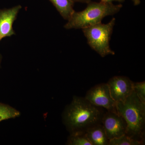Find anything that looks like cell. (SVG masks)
Masks as SVG:
<instances>
[{"mask_svg": "<svg viewBox=\"0 0 145 145\" xmlns=\"http://www.w3.org/2000/svg\"><path fill=\"white\" fill-rule=\"evenodd\" d=\"M105 112L84 97L74 96L65 109L63 119L71 134L84 133L91 127L102 123Z\"/></svg>", "mask_w": 145, "mask_h": 145, "instance_id": "cell-1", "label": "cell"}, {"mask_svg": "<svg viewBox=\"0 0 145 145\" xmlns=\"http://www.w3.org/2000/svg\"><path fill=\"white\" fill-rule=\"evenodd\" d=\"M117 110L126 122V135L144 143L145 103L134 90L124 102L117 103Z\"/></svg>", "mask_w": 145, "mask_h": 145, "instance_id": "cell-2", "label": "cell"}, {"mask_svg": "<svg viewBox=\"0 0 145 145\" xmlns=\"http://www.w3.org/2000/svg\"><path fill=\"white\" fill-rule=\"evenodd\" d=\"M122 7L121 4L115 5L112 3L90 1L84 10L74 11L64 27L67 29H82L100 23L106 16L118 13Z\"/></svg>", "mask_w": 145, "mask_h": 145, "instance_id": "cell-3", "label": "cell"}, {"mask_svg": "<svg viewBox=\"0 0 145 145\" xmlns=\"http://www.w3.org/2000/svg\"><path fill=\"white\" fill-rule=\"evenodd\" d=\"M115 22V18H112L108 23L101 22L82 29L89 45L101 57L115 54L110 46V41Z\"/></svg>", "mask_w": 145, "mask_h": 145, "instance_id": "cell-4", "label": "cell"}, {"mask_svg": "<svg viewBox=\"0 0 145 145\" xmlns=\"http://www.w3.org/2000/svg\"><path fill=\"white\" fill-rule=\"evenodd\" d=\"M84 98L95 106L103 108L107 111L118 113L117 103L112 98L107 83L94 86L87 91Z\"/></svg>", "mask_w": 145, "mask_h": 145, "instance_id": "cell-5", "label": "cell"}, {"mask_svg": "<svg viewBox=\"0 0 145 145\" xmlns=\"http://www.w3.org/2000/svg\"><path fill=\"white\" fill-rule=\"evenodd\" d=\"M102 124L109 140L126 134V122L118 113L108 111L105 112Z\"/></svg>", "mask_w": 145, "mask_h": 145, "instance_id": "cell-6", "label": "cell"}, {"mask_svg": "<svg viewBox=\"0 0 145 145\" xmlns=\"http://www.w3.org/2000/svg\"><path fill=\"white\" fill-rule=\"evenodd\" d=\"M133 82L125 76L112 77L107 84L112 99L116 103L124 102L133 91Z\"/></svg>", "mask_w": 145, "mask_h": 145, "instance_id": "cell-7", "label": "cell"}, {"mask_svg": "<svg viewBox=\"0 0 145 145\" xmlns=\"http://www.w3.org/2000/svg\"><path fill=\"white\" fill-rule=\"evenodd\" d=\"M22 8L21 5L9 8L0 9V41L3 38L16 34L13 24Z\"/></svg>", "mask_w": 145, "mask_h": 145, "instance_id": "cell-8", "label": "cell"}, {"mask_svg": "<svg viewBox=\"0 0 145 145\" xmlns=\"http://www.w3.org/2000/svg\"><path fill=\"white\" fill-rule=\"evenodd\" d=\"M86 134L92 145H108L109 140L102 123L89 129Z\"/></svg>", "mask_w": 145, "mask_h": 145, "instance_id": "cell-9", "label": "cell"}, {"mask_svg": "<svg viewBox=\"0 0 145 145\" xmlns=\"http://www.w3.org/2000/svg\"><path fill=\"white\" fill-rule=\"evenodd\" d=\"M65 20H68L75 10L72 0H49Z\"/></svg>", "mask_w": 145, "mask_h": 145, "instance_id": "cell-10", "label": "cell"}, {"mask_svg": "<svg viewBox=\"0 0 145 145\" xmlns=\"http://www.w3.org/2000/svg\"><path fill=\"white\" fill-rule=\"evenodd\" d=\"M20 112L8 105L0 103V121L15 118L20 116Z\"/></svg>", "mask_w": 145, "mask_h": 145, "instance_id": "cell-11", "label": "cell"}, {"mask_svg": "<svg viewBox=\"0 0 145 145\" xmlns=\"http://www.w3.org/2000/svg\"><path fill=\"white\" fill-rule=\"evenodd\" d=\"M67 144L70 145H92L88 140L86 132L71 134Z\"/></svg>", "mask_w": 145, "mask_h": 145, "instance_id": "cell-12", "label": "cell"}, {"mask_svg": "<svg viewBox=\"0 0 145 145\" xmlns=\"http://www.w3.org/2000/svg\"><path fill=\"white\" fill-rule=\"evenodd\" d=\"M144 143L135 140L126 134L109 141L108 145H141Z\"/></svg>", "mask_w": 145, "mask_h": 145, "instance_id": "cell-13", "label": "cell"}, {"mask_svg": "<svg viewBox=\"0 0 145 145\" xmlns=\"http://www.w3.org/2000/svg\"><path fill=\"white\" fill-rule=\"evenodd\" d=\"M133 90L142 103H145V82L133 83Z\"/></svg>", "mask_w": 145, "mask_h": 145, "instance_id": "cell-14", "label": "cell"}, {"mask_svg": "<svg viewBox=\"0 0 145 145\" xmlns=\"http://www.w3.org/2000/svg\"><path fill=\"white\" fill-rule=\"evenodd\" d=\"M101 1L105 3H112L113 1H117L119 3H123L125 0H101Z\"/></svg>", "mask_w": 145, "mask_h": 145, "instance_id": "cell-15", "label": "cell"}, {"mask_svg": "<svg viewBox=\"0 0 145 145\" xmlns=\"http://www.w3.org/2000/svg\"><path fill=\"white\" fill-rule=\"evenodd\" d=\"M72 1L74 3L75 2H80L86 3L87 4L91 1V0H72Z\"/></svg>", "mask_w": 145, "mask_h": 145, "instance_id": "cell-16", "label": "cell"}, {"mask_svg": "<svg viewBox=\"0 0 145 145\" xmlns=\"http://www.w3.org/2000/svg\"><path fill=\"white\" fill-rule=\"evenodd\" d=\"M133 4L135 6H138L140 5L141 3V1L140 0H131Z\"/></svg>", "mask_w": 145, "mask_h": 145, "instance_id": "cell-17", "label": "cell"}, {"mask_svg": "<svg viewBox=\"0 0 145 145\" xmlns=\"http://www.w3.org/2000/svg\"><path fill=\"white\" fill-rule=\"evenodd\" d=\"M2 58V57L1 54H0V66H1V62Z\"/></svg>", "mask_w": 145, "mask_h": 145, "instance_id": "cell-18", "label": "cell"}]
</instances>
